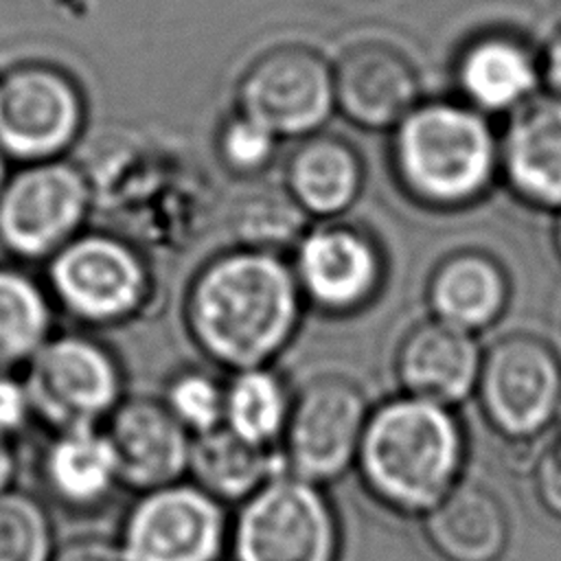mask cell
Returning a JSON list of instances; mask_svg holds the SVG:
<instances>
[{"label":"cell","instance_id":"obj_29","mask_svg":"<svg viewBox=\"0 0 561 561\" xmlns=\"http://www.w3.org/2000/svg\"><path fill=\"white\" fill-rule=\"evenodd\" d=\"M278 138L237 112L219 134V153L224 162L237 173H254L263 169L276 149Z\"/></svg>","mask_w":561,"mask_h":561},{"label":"cell","instance_id":"obj_18","mask_svg":"<svg viewBox=\"0 0 561 561\" xmlns=\"http://www.w3.org/2000/svg\"><path fill=\"white\" fill-rule=\"evenodd\" d=\"M37 471L46 495L75 515L101 511L123 489L103 427L53 432L42 447Z\"/></svg>","mask_w":561,"mask_h":561},{"label":"cell","instance_id":"obj_36","mask_svg":"<svg viewBox=\"0 0 561 561\" xmlns=\"http://www.w3.org/2000/svg\"><path fill=\"white\" fill-rule=\"evenodd\" d=\"M554 243H557V250L561 254V210H559V217H557V224H554Z\"/></svg>","mask_w":561,"mask_h":561},{"label":"cell","instance_id":"obj_8","mask_svg":"<svg viewBox=\"0 0 561 561\" xmlns=\"http://www.w3.org/2000/svg\"><path fill=\"white\" fill-rule=\"evenodd\" d=\"M373 405L359 383L342 375L307 381L291 401L280 440L285 469L320 486L355 469Z\"/></svg>","mask_w":561,"mask_h":561},{"label":"cell","instance_id":"obj_9","mask_svg":"<svg viewBox=\"0 0 561 561\" xmlns=\"http://www.w3.org/2000/svg\"><path fill=\"white\" fill-rule=\"evenodd\" d=\"M48 280L55 300L72 318L105 327L136 316L149 294V272L125 241L85 232L50 256Z\"/></svg>","mask_w":561,"mask_h":561},{"label":"cell","instance_id":"obj_7","mask_svg":"<svg viewBox=\"0 0 561 561\" xmlns=\"http://www.w3.org/2000/svg\"><path fill=\"white\" fill-rule=\"evenodd\" d=\"M230 515L186 478L138 493L123 513L116 543L125 561H224Z\"/></svg>","mask_w":561,"mask_h":561},{"label":"cell","instance_id":"obj_14","mask_svg":"<svg viewBox=\"0 0 561 561\" xmlns=\"http://www.w3.org/2000/svg\"><path fill=\"white\" fill-rule=\"evenodd\" d=\"M381 272L377 245L353 226L307 230L296 245L294 274L302 296L333 313L368 302L381 283Z\"/></svg>","mask_w":561,"mask_h":561},{"label":"cell","instance_id":"obj_12","mask_svg":"<svg viewBox=\"0 0 561 561\" xmlns=\"http://www.w3.org/2000/svg\"><path fill=\"white\" fill-rule=\"evenodd\" d=\"M83 99L59 68L24 64L0 77V149L26 164L59 160L81 134Z\"/></svg>","mask_w":561,"mask_h":561},{"label":"cell","instance_id":"obj_10","mask_svg":"<svg viewBox=\"0 0 561 561\" xmlns=\"http://www.w3.org/2000/svg\"><path fill=\"white\" fill-rule=\"evenodd\" d=\"M88 208L90 188L75 164H26L0 195V243L22 259H50L79 234Z\"/></svg>","mask_w":561,"mask_h":561},{"label":"cell","instance_id":"obj_4","mask_svg":"<svg viewBox=\"0 0 561 561\" xmlns=\"http://www.w3.org/2000/svg\"><path fill=\"white\" fill-rule=\"evenodd\" d=\"M342 528L324 486L289 471L230 515V561H340Z\"/></svg>","mask_w":561,"mask_h":561},{"label":"cell","instance_id":"obj_24","mask_svg":"<svg viewBox=\"0 0 561 561\" xmlns=\"http://www.w3.org/2000/svg\"><path fill=\"white\" fill-rule=\"evenodd\" d=\"M291 401L287 383L270 366L232 373L226 381L224 427L256 447L278 449Z\"/></svg>","mask_w":561,"mask_h":561},{"label":"cell","instance_id":"obj_25","mask_svg":"<svg viewBox=\"0 0 561 561\" xmlns=\"http://www.w3.org/2000/svg\"><path fill=\"white\" fill-rule=\"evenodd\" d=\"M53 335V307L24 272L0 267V373H13Z\"/></svg>","mask_w":561,"mask_h":561},{"label":"cell","instance_id":"obj_30","mask_svg":"<svg viewBox=\"0 0 561 561\" xmlns=\"http://www.w3.org/2000/svg\"><path fill=\"white\" fill-rule=\"evenodd\" d=\"M33 421L22 377L0 373V440L15 445Z\"/></svg>","mask_w":561,"mask_h":561},{"label":"cell","instance_id":"obj_27","mask_svg":"<svg viewBox=\"0 0 561 561\" xmlns=\"http://www.w3.org/2000/svg\"><path fill=\"white\" fill-rule=\"evenodd\" d=\"M305 224L307 213L285 186L265 188L241 208L239 232L245 241L243 248L278 254V248L300 243L307 232Z\"/></svg>","mask_w":561,"mask_h":561},{"label":"cell","instance_id":"obj_3","mask_svg":"<svg viewBox=\"0 0 561 561\" xmlns=\"http://www.w3.org/2000/svg\"><path fill=\"white\" fill-rule=\"evenodd\" d=\"M392 164L405 191L432 206L480 197L500 171V140L467 103H419L392 129Z\"/></svg>","mask_w":561,"mask_h":561},{"label":"cell","instance_id":"obj_22","mask_svg":"<svg viewBox=\"0 0 561 561\" xmlns=\"http://www.w3.org/2000/svg\"><path fill=\"white\" fill-rule=\"evenodd\" d=\"M362 162L337 136L313 134L289 156L285 188L307 215L333 217L346 210L362 191Z\"/></svg>","mask_w":561,"mask_h":561},{"label":"cell","instance_id":"obj_16","mask_svg":"<svg viewBox=\"0 0 561 561\" xmlns=\"http://www.w3.org/2000/svg\"><path fill=\"white\" fill-rule=\"evenodd\" d=\"M335 105L370 129L397 127L419 105V77L399 50L383 44L348 48L333 68Z\"/></svg>","mask_w":561,"mask_h":561},{"label":"cell","instance_id":"obj_19","mask_svg":"<svg viewBox=\"0 0 561 561\" xmlns=\"http://www.w3.org/2000/svg\"><path fill=\"white\" fill-rule=\"evenodd\" d=\"M423 535L445 561H500L508 548L511 522L491 489L462 480L423 515Z\"/></svg>","mask_w":561,"mask_h":561},{"label":"cell","instance_id":"obj_1","mask_svg":"<svg viewBox=\"0 0 561 561\" xmlns=\"http://www.w3.org/2000/svg\"><path fill=\"white\" fill-rule=\"evenodd\" d=\"M302 298L291 265L241 245L195 274L184 322L199 353L232 375L278 357L298 329Z\"/></svg>","mask_w":561,"mask_h":561},{"label":"cell","instance_id":"obj_28","mask_svg":"<svg viewBox=\"0 0 561 561\" xmlns=\"http://www.w3.org/2000/svg\"><path fill=\"white\" fill-rule=\"evenodd\" d=\"M160 399L193 438L224 427L226 383L213 373L199 368L178 370L167 381Z\"/></svg>","mask_w":561,"mask_h":561},{"label":"cell","instance_id":"obj_31","mask_svg":"<svg viewBox=\"0 0 561 561\" xmlns=\"http://www.w3.org/2000/svg\"><path fill=\"white\" fill-rule=\"evenodd\" d=\"M533 486L543 511L561 519V432L541 451L533 471Z\"/></svg>","mask_w":561,"mask_h":561},{"label":"cell","instance_id":"obj_15","mask_svg":"<svg viewBox=\"0 0 561 561\" xmlns=\"http://www.w3.org/2000/svg\"><path fill=\"white\" fill-rule=\"evenodd\" d=\"M482 357L473 333L432 318L401 340L394 373L403 394L454 410L476 394Z\"/></svg>","mask_w":561,"mask_h":561},{"label":"cell","instance_id":"obj_33","mask_svg":"<svg viewBox=\"0 0 561 561\" xmlns=\"http://www.w3.org/2000/svg\"><path fill=\"white\" fill-rule=\"evenodd\" d=\"M541 77L546 79L550 94L561 99V26L550 35L546 50H543V61H541Z\"/></svg>","mask_w":561,"mask_h":561},{"label":"cell","instance_id":"obj_6","mask_svg":"<svg viewBox=\"0 0 561 561\" xmlns=\"http://www.w3.org/2000/svg\"><path fill=\"white\" fill-rule=\"evenodd\" d=\"M476 397L495 434L511 443H530L561 412V357L530 333L500 337L482 357Z\"/></svg>","mask_w":561,"mask_h":561},{"label":"cell","instance_id":"obj_20","mask_svg":"<svg viewBox=\"0 0 561 561\" xmlns=\"http://www.w3.org/2000/svg\"><path fill=\"white\" fill-rule=\"evenodd\" d=\"M456 77L467 105L478 112H515L535 96L541 68L517 39L484 35L462 50Z\"/></svg>","mask_w":561,"mask_h":561},{"label":"cell","instance_id":"obj_2","mask_svg":"<svg viewBox=\"0 0 561 561\" xmlns=\"http://www.w3.org/2000/svg\"><path fill=\"white\" fill-rule=\"evenodd\" d=\"M467 434L456 410L399 394L373 405L355 469L401 515H427L465 478Z\"/></svg>","mask_w":561,"mask_h":561},{"label":"cell","instance_id":"obj_11","mask_svg":"<svg viewBox=\"0 0 561 561\" xmlns=\"http://www.w3.org/2000/svg\"><path fill=\"white\" fill-rule=\"evenodd\" d=\"M237 103L278 140L309 138L337 107L333 68L305 46L267 50L243 72Z\"/></svg>","mask_w":561,"mask_h":561},{"label":"cell","instance_id":"obj_34","mask_svg":"<svg viewBox=\"0 0 561 561\" xmlns=\"http://www.w3.org/2000/svg\"><path fill=\"white\" fill-rule=\"evenodd\" d=\"M15 473H18V447L13 443H2L0 440V495L15 484Z\"/></svg>","mask_w":561,"mask_h":561},{"label":"cell","instance_id":"obj_5","mask_svg":"<svg viewBox=\"0 0 561 561\" xmlns=\"http://www.w3.org/2000/svg\"><path fill=\"white\" fill-rule=\"evenodd\" d=\"M33 419L50 432L103 427L127 399L118 357L83 333H59L22 370Z\"/></svg>","mask_w":561,"mask_h":561},{"label":"cell","instance_id":"obj_21","mask_svg":"<svg viewBox=\"0 0 561 561\" xmlns=\"http://www.w3.org/2000/svg\"><path fill=\"white\" fill-rule=\"evenodd\" d=\"M436 320L476 333L493 324L508 302V280L482 252H456L438 263L427 287Z\"/></svg>","mask_w":561,"mask_h":561},{"label":"cell","instance_id":"obj_26","mask_svg":"<svg viewBox=\"0 0 561 561\" xmlns=\"http://www.w3.org/2000/svg\"><path fill=\"white\" fill-rule=\"evenodd\" d=\"M53 517L42 497L9 489L0 495V561H53L57 552Z\"/></svg>","mask_w":561,"mask_h":561},{"label":"cell","instance_id":"obj_17","mask_svg":"<svg viewBox=\"0 0 561 561\" xmlns=\"http://www.w3.org/2000/svg\"><path fill=\"white\" fill-rule=\"evenodd\" d=\"M500 171L528 204L561 210V99L535 94L500 138Z\"/></svg>","mask_w":561,"mask_h":561},{"label":"cell","instance_id":"obj_23","mask_svg":"<svg viewBox=\"0 0 561 561\" xmlns=\"http://www.w3.org/2000/svg\"><path fill=\"white\" fill-rule=\"evenodd\" d=\"M283 471L280 449L256 447L228 427L193 438L188 480L226 506H239Z\"/></svg>","mask_w":561,"mask_h":561},{"label":"cell","instance_id":"obj_32","mask_svg":"<svg viewBox=\"0 0 561 561\" xmlns=\"http://www.w3.org/2000/svg\"><path fill=\"white\" fill-rule=\"evenodd\" d=\"M53 561H125L116 539L83 535L59 543Z\"/></svg>","mask_w":561,"mask_h":561},{"label":"cell","instance_id":"obj_35","mask_svg":"<svg viewBox=\"0 0 561 561\" xmlns=\"http://www.w3.org/2000/svg\"><path fill=\"white\" fill-rule=\"evenodd\" d=\"M7 180H9V173H7V156H4V151L0 149V195H2V191H4V186H7Z\"/></svg>","mask_w":561,"mask_h":561},{"label":"cell","instance_id":"obj_13","mask_svg":"<svg viewBox=\"0 0 561 561\" xmlns=\"http://www.w3.org/2000/svg\"><path fill=\"white\" fill-rule=\"evenodd\" d=\"M103 432L112 445L123 489L138 495L188 478L193 436L160 397H127Z\"/></svg>","mask_w":561,"mask_h":561}]
</instances>
